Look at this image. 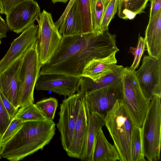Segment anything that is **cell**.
<instances>
[{
	"mask_svg": "<svg viewBox=\"0 0 161 161\" xmlns=\"http://www.w3.org/2000/svg\"><path fill=\"white\" fill-rule=\"evenodd\" d=\"M144 39L148 55L156 59L161 57V9L149 19Z\"/></svg>",
	"mask_w": 161,
	"mask_h": 161,
	"instance_id": "cell-16",
	"label": "cell"
},
{
	"mask_svg": "<svg viewBox=\"0 0 161 161\" xmlns=\"http://www.w3.org/2000/svg\"><path fill=\"white\" fill-rule=\"evenodd\" d=\"M161 98L156 96L152 97L141 128L143 153L149 161H157L160 159Z\"/></svg>",
	"mask_w": 161,
	"mask_h": 161,
	"instance_id": "cell-5",
	"label": "cell"
},
{
	"mask_svg": "<svg viewBox=\"0 0 161 161\" xmlns=\"http://www.w3.org/2000/svg\"><path fill=\"white\" fill-rule=\"evenodd\" d=\"M31 0H1L4 10V14H8L15 7L25 2Z\"/></svg>",
	"mask_w": 161,
	"mask_h": 161,
	"instance_id": "cell-33",
	"label": "cell"
},
{
	"mask_svg": "<svg viewBox=\"0 0 161 161\" xmlns=\"http://www.w3.org/2000/svg\"><path fill=\"white\" fill-rule=\"evenodd\" d=\"M52 2L55 3L57 2H62L64 3H66L69 0H51Z\"/></svg>",
	"mask_w": 161,
	"mask_h": 161,
	"instance_id": "cell-38",
	"label": "cell"
},
{
	"mask_svg": "<svg viewBox=\"0 0 161 161\" xmlns=\"http://www.w3.org/2000/svg\"><path fill=\"white\" fill-rule=\"evenodd\" d=\"M35 104L46 119L50 120L54 119L58 105L57 99L53 97L45 98L37 102Z\"/></svg>",
	"mask_w": 161,
	"mask_h": 161,
	"instance_id": "cell-26",
	"label": "cell"
},
{
	"mask_svg": "<svg viewBox=\"0 0 161 161\" xmlns=\"http://www.w3.org/2000/svg\"><path fill=\"white\" fill-rule=\"evenodd\" d=\"M53 120L24 122L17 132L2 146L1 156L10 161H18L42 150L55 134Z\"/></svg>",
	"mask_w": 161,
	"mask_h": 161,
	"instance_id": "cell-2",
	"label": "cell"
},
{
	"mask_svg": "<svg viewBox=\"0 0 161 161\" xmlns=\"http://www.w3.org/2000/svg\"><path fill=\"white\" fill-rule=\"evenodd\" d=\"M62 36L50 59L42 66L40 75L60 74L81 77L84 68L90 61L119 51L116 35L110 33L108 29L101 33L80 32Z\"/></svg>",
	"mask_w": 161,
	"mask_h": 161,
	"instance_id": "cell-1",
	"label": "cell"
},
{
	"mask_svg": "<svg viewBox=\"0 0 161 161\" xmlns=\"http://www.w3.org/2000/svg\"><path fill=\"white\" fill-rule=\"evenodd\" d=\"M74 0H70L65 9V10L62 15L57 21L55 23H54L55 26L58 29H59V27L61 22L68 13L70 8V7L73 3Z\"/></svg>",
	"mask_w": 161,
	"mask_h": 161,
	"instance_id": "cell-37",
	"label": "cell"
},
{
	"mask_svg": "<svg viewBox=\"0 0 161 161\" xmlns=\"http://www.w3.org/2000/svg\"><path fill=\"white\" fill-rule=\"evenodd\" d=\"M23 122L20 119L14 118L3 135L0 138L2 146L10 139L18 130Z\"/></svg>",
	"mask_w": 161,
	"mask_h": 161,
	"instance_id": "cell-28",
	"label": "cell"
},
{
	"mask_svg": "<svg viewBox=\"0 0 161 161\" xmlns=\"http://www.w3.org/2000/svg\"><path fill=\"white\" fill-rule=\"evenodd\" d=\"M40 13L36 1H26L15 7L6 15V23L9 29L19 34L34 24Z\"/></svg>",
	"mask_w": 161,
	"mask_h": 161,
	"instance_id": "cell-11",
	"label": "cell"
},
{
	"mask_svg": "<svg viewBox=\"0 0 161 161\" xmlns=\"http://www.w3.org/2000/svg\"><path fill=\"white\" fill-rule=\"evenodd\" d=\"M93 31L102 33L101 24L103 14L106 7L105 0H90Z\"/></svg>",
	"mask_w": 161,
	"mask_h": 161,
	"instance_id": "cell-23",
	"label": "cell"
},
{
	"mask_svg": "<svg viewBox=\"0 0 161 161\" xmlns=\"http://www.w3.org/2000/svg\"><path fill=\"white\" fill-rule=\"evenodd\" d=\"M115 52L106 57L93 59L84 68L82 77H87L96 82L112 71L117 63Z\"/></svg>",
	"mask_w": 161,
	"mask_h": 161,
	"instance_id": "cell-18",
	"label": "cell"
},
{
	"mask_svg": "<svg viewBox=\"0 0 161 161\" xmlns=\"http://www.w3.org/2000/svg\"><path fill=\"white\" fill-rule=\"evenodd\" d=\"M81 102V98L75 93L65 98L60 104L57 126L60 134L61 144L66 152L71 143Z\"/></svg>",
	"mask_w": 161,
	"mask_h": 161,
	"instance_id": "cell-9",
	"label": "cell"
},
{
	"mask_svg": "<svg viewBox=\"0 0 161 161\" xmlns=\"http://www.w3.org/2000/svg\"><path fill=\"white\" fill-rule=\"evenodd\" d=\"M82 23L83 33L93 32L90 0H77Z\"/></svg>",
	"mask_w": 161,
	"mask_h": 161,
	"instance_id": "cell-25",
	"label": "cell"
},
{
	"mask_svg": "<svg viewBox=\"0 0 161 161\" xmlns=\"http://www.w3.org/2000/svg\"><path fill=\"white\" fill-rule=\"evenodd\" d=\"M1 147H2V145L0 142V159L1 158Z\"/></svg>",
	"mask_w": 161,
	"mask_h": 161,
	"instance_id": "cell-40",
	"label": "cell"
},
{
	"mask_svg": "<svg viewBox=\"0 0 161 161\" xmlns=\"http://www.w3.org/2000/svg\"><path fill=\"white\" fill-rule=\"evenodd\" d=\"M149 0H132L130 6V12L131 19L138 14L145 12L144 10Z\"/></svg>",
	"mask_w": 161,
	"mask_h": 161,
	"instance_id": "cell-31",
	"label": "cell"
},
{
	"mask_svg": "<svg viewBox=\"0 0 161 161\" xmlns=\"http://www.w3.org/2000/svg\"><path fill=\"white\" fill-rule=\"evenodd\" d=\"M105 2H106V0H105Z\"/></svg>",
	"mask_w": 161,
	"mask_h": 161,
	"instance_id": "cell-42",
	"label": "cell"
},
{
	"mask_svg": "<svg viewBox=\"0 0 161 161\" xmlns=\"http://www.w3.org/2000/svg\"><path fill=\"white\" fill-rule=\"evenodd\" d=\"M106 127L120 156V161H132L131 138L134 125L129 117L122 99H118L104 117Z\"/></svg>",
	"mask_w": 161,
	"mask_h": 161,
	"instance_id": "cell-3",
	"label": "cell"
},
{
	"mask_svg": "<svg viewBox=\"0 0 161 161\" xmlns=\"http://www.w3.org/2000/svg\"><path fill=\"white\" fill-rule=\"evenodd\" d=\"M38 28V25L32 24L13 40L6 54L0 60V74L21 56L37 39Z\"/></svg>",
	"mask_w": 161,
	"mask_h": 161,
	"instance_id": "cell-13",
	"label": "cell"
},
{
	"mask_svg": "<svg viewBox=\"0 0 161 161\" xmlns=\"http://www.w3.org/2000/svg\"><path fill=\"white\" fill-rule=\"evenodd\" d=\"M14 118L19 119L23 122L43 120L46 119L34 103L20 107Z\"/></svg>",
	"mask_w": 161,
	"mask_h": 161,
	"instance_id": "cell-24",
	"label": "cell"
},
{
	"mask_svg": "<svg viewBox=\"0 0 161 161\" xmlns=\"http://www.w3.org/2000/svg\"><path fill=\"white\" fill-rule=\"evenodd\" d=\"M123 67L116 64L112 71L96 82L88 78L80 77L79 88L77 93L81 98L86 93L117 83L122 79Z\"/></svg>",
	"mask_w": 161,
	"mask_h": 161,
	"instance_id": "cell-17",
	"label": "cell"
},
{
	"mask_svg": "<svg viewBox=\"0 0 161 161\" xmlns=\"http://www.w3.org/2000/svg\"><path fill=\"white\" fill-rule=\"evenodd\" d=\"M58 30L62 36L82 32V23L77 0H75L69 11L61 22Z\"/></svg>",
	"mask_w": 161,
	"mask_h": 161,
	"instance_id": "cell-21",
	"label": "cell"
},
{
	"mask_svg": "<svg viewBox=\"0 0 161 161\" xmlns=\"http://www.w3.org/2000/svg\"><path fill=\"white\" fill-rule=\"evenodd\" d=\"M81 99L87 115L96 112L105 117L117 100L123 99L122 79L115 84L86 93Z\"/></svg>",
	"mask_w": 161,
	"mask_h": 161,
	"instance_id": "cell-8",
	"label": "cell"
},
{
	"mask_svg": "<svg viewBox=\"0 0 161 161\" xmlns=\"http://www.w3.org/2000/svg\"><path fill=\"white\" fill-rule=\"evenodd\" d=\"M0 97L10 117L13 118L17 114L18 108L15 107L4 96L0 89Z\"/></svg>",
	"mask_w": 161,
	"mask_h": 161,
	"instance_id": "cell-34",
	"label": "cell"
},
{
	"mask_svg": "<svg viewBox=\"0 0 161 161\" xmlns=\"http://www.w3.org/2000/svg\"><path fill=\"white\" fill-rule=\"evenodd\" d=\"M12 119L3 105L0 97V138L4 134Z\"/></svg>",
	"mask_w": 161,
	"mask_h": 161,
	"instance_id": "cell-30",
	"label": "cell"
},
{
	"mask_svg": "<svg viewBox=\"0 0 161 161\" xmlns=\"http://www.w3.org/2000/svg\"><path fill=\"white\" fill-rule=\"evenodd\" d=\"M118 0H111L106 6L102 19L101 28L102 31L108 29V25L117 12Z\"/></svg>",
	"mask_w": 161,
	"mask_h": 161,
	"instance_id": "cell-27",
	"label": "cell"
},
{
	"mask_svg": "<svg viewBox=\"0 0 161 161\" xmlns=\"http://www.w3.org/2000/svg\"><path fill=\"white\" fill-rule=\"evenodd\" d=\"M135 74L145 95L150 100L153 96L161 98V57L158 59L145 55L142 65Z\"/></svg>",
	"mask_w": 161,
	"mask_h": 161,
	"instance_id": "cell-10",
	"label": "cell"
},
{
	"mask_svg": "<svg viewBox=\"0 0 161 161\" xmlns=\"http://www.w3.org/2000/svg\"><path fill=\"white\" fill-rule=\"evenodd\" d=\"M4 14V10L1 0H0V14Z\"/></svg>",
	"mask_w": 161,
	"mask_h": 161,
	"instance_id": "cell-39",
	"label": "cell"
},
{
	"mask_svg": "<svg viewBox=\"0 0 161 161\" xmlns=\"http://www.w3.org/2000/svg\"><path fill=\"white\" fill-rule=\"evenodd\" d=\"M1 39H0V45L1 44Z\"/></svg>",
	"mask_w": 161,
	"mask_h": 161,
	"instance_id": "cell-41",
	"label": "cell"
},
{
	"mask_svg": "<svg viewBox=\"0 0 161 161\" xmlns=\"http://www.w3.org/2000/svg\"><path fill=\"white\" fill-rule=\"evenodd\" d=\"M80 78L60 74L40 75L35 87L37 90L50 91L66 98L78 91Z\"/></svg>",
	"mask_w": 161,
	"mask_h": 161,
	"instance_id": "cell-12",
	"label": "cell"
},
{
	"mask_svg": "<svg viewBox=\"0 0 161 161\" xmlns=\"http://www.w3.org/2000/svg\"><path fill=\"white\" fill-rule=\"evenodd\" d=\"M131 151L132 161H145L141 136V128L134 125L131 131Z\"/></svg>",
	"mask_w": 161,
	"mask_h": 161,
	"instance_id": "cell-22",
	"label": "cell"
},
{
	"mask_svg": "<svg viewBox=\"0 0 161 161\" xmlns=\"http://www.w3.org/2000/svg\"><path fill=\"white\" fill-rule=\"evenodd\" d=\"M87 115L88 124L86 147L81 160L92 161L96 137L99 129L105 125V119L96 112Z\"/></svg>",
	"mask_w": 161,
	"mask_h": 161,
	"instance_id": "cell-19",
	"label": "cell"
},
{
	"mask_svg": "<svg viewBox=\"0 0 161 161\" xmlns=\"http://www.w3.org/2000/svg\"><path fill=\"white\" fill-rule=\"evenodd\" d=\"M42 65L37 39L22 57L18 75L20 108L34 103V90Z\"/></svg>",
	"mask_w": 161,
	"mask_h": 161,
	"instance_id": "cell-6",
	"label": "cell"
},
{
	"mask_svg": "<svg viewBox=\"0 0 161 161\" xmlns=\"http://www.w3.org/2000/svg\"><path fill=\"white\" fill-rule=\"evenodd\" d=\"M132 0H118L117 9L118 16L120 18L131 20L130 6Z\"/></svg>",
	"mask_w": 161,
	"mask_h": 161,
	"instance_id": "cell-32",
	"label": "cell"
},
{
	"mask_svg": "<svg viewBox=\"0 0 161 161\" xmlns=\"http://www.w3.org/2000/svg\"><path fill=\"white\" fill-rule=\"evenodd\" d=\"M39 17V19H37L38 23L37 41L40 60L42 65L50 59L62 36L55 26L51 13L44 10Z\"/></svg>",
	"mask_w": 161,
	"mask_h": 161,
	"instance_id": "cell-7",
	"label": "cell"
},
{
	"mask_svg": "<svg viewBox=\"0 0 161 161\" xmlns=\"http://www.w3.org/2000/svg\"><path fill=\"white\" fill-rule=\"evenodd\" d=\"M22 55L0 74V89L6 98L17 108L20 107L18 75Z\"/></svg>",
	"mask_w": 161,
	"mask_h": 161,
	"instance_id": "cell-14",
	"label": "cell"
},
{
	"mask_svg": "<svg viewBox=\"0 0 161 161\" xmlns=\"http://www.w3.org/2000/svg\"><path fill=\"white\" fill-rule=\"evenodd\" d=\"M151 3L149 19L153 17L161 9V0H149Z\"/></svg>",
	"mask_w": 161,
	"mask_h": 161,
	"instance_id": "cell-35",
	"label": "cell"
},
{
	"mask_svg": "<svg viewBox=\"0 0 161 161\" xmlns=\"http://www.w3.org/2000/svg\"><path fill=\"white\" fill-rule=\"evenodd\" d=\"M87 124V116L84 103L82 99L80 108L71 143L66 152L69 157L81 160L85 149Z\"/></svg>",
	"mask_w": 161,
	"mask_h": 161,
	"instance_id": "cell-15",
	"label": "cell"
},
{
	"mask_svg": "<svg viewBox=\"0 0 161 161\" xmlns=\"http://www.w3.org/2000/svg\"><path fill=\"white\" fill-rule=\"evenodd\" d=\"M122 81V100L127 114L134 125L141 128L151 100L141 88L135 70L123 67Z\"/></svg>",
	"mask_w": 161,
	"mask_h": 161,
	"instance_id": "cell-4",
	"label": "cell"
},
{
	"mask_svg": "<svg viewBox=\"0 0 161 161\" xmlns=\"http://www.w3.org/2000/svg\"><path fill=\"white\" fill-rule=\"evenodd\" d=\"M102 128L97 134L92 161H120V156L115 145L106 139Z\"/></svg>",
	"mask_w": 161,
	"mask_h": 161,
	"instance_id": "cell-20",
	"label": "cell"
},
{
	"mask_svg": "<svg viewBox=\"0 0 161 161\" xmlns=\"http://www.w3.org/2000/svg\"><path fill=\"white\" fill-rule=\"evenodd\" d=\"M9 29L6 22L0 15V39L5 38Z\"/></svg>",
	"mask_w": 161,
	"mask_h": 161,
	"instance_id": "cell-36",
	"label": "cell"
},
{
	"mask_svg": "<svg viewBox=\"0 0 161 161\" xmlns=\"http://www.w3.org/2000/svg\"><path fill=\"white\" fill-rule=\"evenodd\" d=\"M145 47L144 38L140 36L139 38L137 47L135 48V51L133 53V55H134V58L132 64L129 67L130 69L135 70L138 68L141 57L145 50Z\"/></svg>",
	"mask_w": 161,
	"mask_h": 161,
	"instance_id": "cell-29",
	"label": "cell"
}]
</instances>
